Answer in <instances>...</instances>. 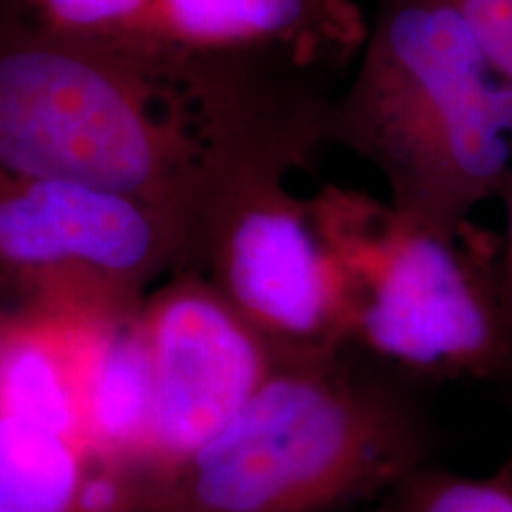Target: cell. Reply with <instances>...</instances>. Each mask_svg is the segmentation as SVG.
I'll return each instance as SVG.
<instances>
[{
  "mask_svg": "<svg viewBox=\"0 0 512 512\" xmlns=\"http://www.w3.org/2000/svg\"><path fill=\"white\" fill-rule=\"evenodd\" d=\"M3 337H5V320L0 318V347H3Z\"/></svg>",
  "mask_w": 512,
  "mask_h": 512,
  "instance_id": "cell-16",
  "label": "cell"
},
{
  "mask_svg": "<svg viewBox=\"0 0 512 512\" xmlns=\"http://www.w3.org/2000/svg\"><path fill=\"white\" fill-rule=\"evenodd\" d=\"M325 145L366 162L396 211L453 235L512 171V79L448 0H375Z\"/></svg>",
  "mask_w": 512,
  "mask_h": 512,
  "instance_id": "cell-3",
  "label": "cell"
},
{
  "mask_svg": "<svg viewBox=\"0 0 512 512\" xmlns=\"http://www.w3.org/2000/svg\"><path fill=\"white\" fill-rule=\"evenodd\" d=\"M88 470L79 446L0 415V512H83Z\"/></svg>",
  "mask_w": 512,
  "mask_h": 512,
  "instance_id": "cell-10",
  "label": "cell"
},
{
  "mask_svg": "<svg viewBox=\"0 0 512 512\" xmlns=\"http://www.w3.org/2000/svg\"><path fill=\"white\" fill-rule=\"evenodd\" d=\"M292 171L271 162L228 166L190 235L188 264L283 358L347 351L342 285Z\"/></svg>",
  "mask_w": 512,
  "mask_h": 512,
  "instance_id": "cell-5",
  "label": "cell"
},
{
  "mask_svg": "<svg viewBox=\"0 0 512 512\" xmlns=\"http://www.w3.org/2000/svg\"><path fill=\"white\" fill-rule=\"evenodd\" d=\"M368 24L370 12L356 0H155L147 36L335 83L354 69Z\"/></svg>",
  "mask_w": 512,
  "mask_h": 512,
  "instance_id": "cell-8",
  "label": "cell"
},
{
  "mask_svg": "<svg viewBox=\"0 0 512 512\" xmlns=\"http://www.w3.org/2000/svg\"><path fill=\"white\" fill-rule=\"evenodd\" d=\"M392 512H512V479L467 477L422 465L392 491Z\"/></svg>",
  "mask_w": 512,
  "mask_h": 512,
  "instance_id": "cell-12",
  "label": "cell"
},
{
  "mask_svg": "<svg viewBox=\"0 0 512 512\" xmlns=\"http://www.w3.org/2000/svg\"><path fill=\"white\" fill-rule=\"evenodd\" d=\"M342 285L347 349L439 380H512L494 247L446 235L342 183L306 197Z\"/></svg>",
  "mask_w": 512,
  "mask_h": 512,
  "instance_id": "cell-4",
  "label": "cell"
},
{
  "mask_svg": "<svg viewBox=\"0 0 512 512\" xmlns=\"http://www.w3.org/2000/svg\"><path fill=\"white\" fill-rule=\"evenodd\" d=\"M375 512H387V505H384V508H380V510H375Z\"/></svg>",
  "mask_w": 512,
  "mask_h": 512,
  "instance_id": "cell-17",
  "label": "cell"
},
{
  "mask_svg": "<svg viewBox=\"0 0 512 512\" xmlns=\"http://www.w3.org/2000/svg\"><path fill=\"white\" fill-rule=\"evenodd\" d=\"M498 200L505 204V242L503 252L498 254L496 261V287H498V304H501L503 323L508 330L512 344V171L508 181L503 183Z\"/></svg>",
  "mask_w": 512,
  "mask_h": 512,
  "instance_id": "cell-14",
  "label": "cell"
},
{
  "mask_svg": "<svg viewBox=\"0 0 512 512\" xmlns=\"http://www.w3.org/2000/svg\"><path fill=\"white\" fill-rule=\"evenodd\" d=\"M422 420L347 351L287 358L226 427L171 463L110 470V512H335L425 465Z\"/></svg>",
  "mask_w": 512,
  "mask_h": 512,
  "instance_id": "cell-2",
  "label": "cell"
},
{
  "mask_svg": "<svg viewBox=\"0 0 512 512\" xmlns=\"http://www.w3.org/2000/svg\"><path fill=\"white\" fill-rule=\"evenodd\" d=\"M332 95V83L278 64L19 27L0 38V174L133 197L174 219L190 249L228 166L311 169Z\"/></svg>",
  "mask_w": 512,
  "mask_h": 512,
  "instance_id": "cell-1",
  "label": "cell"
},
{
  "mask_svg": "<svg viewBox=\"0 0 512 512\" xmlns=\"http://www.w3.org/2000/svg\"><path fill=\"white\" fill-rule=\"evenodd\" d=\"M188 242L150 204L93 185L0 174V278L24 311L128 318Z\"/></svg>",
  "mask_w": 512,
  "mask_h": 512,
  "instance_id": "cell-6",
  "label": "cell"
},
{
  "mask_svg": "<svg viewBox=\"0 0 512 512\" xmlns=\"http://www.w3.org/2000/svg\"><path fill=\"white\" fill-rule=\"evenodd\" d=\"M136 323L155 387L150 456L138 465L195 451L287 361L197 271L171 273L143 299Z\"/></svg>",
  "mask_w": 512,
  "mask_h": 512,
  "instance_id": "cell-7",
  "label": "cell"
},
{
  "mask_svg": "<svg viewBox=\"0 0 512 512\" xmlns=\"http://www.w3.org/2000/svg\"><path fill=\"white\" fill-rule=\"evenodd\" d=\"M136 313L95 328L83 368V451L112 470L143 463L152 446L155 387Z\"/></svg>",
  "mask_w": 512,
  "mask_h": 512,
  "instance_id": "cell-9",
  "label": "cell"
},
{
  "mask_svg": "<svg viewBox=\"0 0 512 512\" xmlns=\"http://www.w3.org/2000/svg\"><path fill=\"white\" fill-rule=\"evenodd\" d=\"M387 512H392V510H389V505H387Z\"/></svg>",
  "mask_w": 512,
  "mask_h": 512,
  "instance_id": "cell-18",
  "label": "cell"
},
{
  "mask_svg": "<svg viewBox=\"0 0 512 512\" xmlns=\"http://www.w3.org/2000/svg\"><path fill=\"white\" fill-rule=\"evenodd\" d=\"M498 472H501V475H505V477H510L512 479V451L508 453V460H505V463L498 467Z\"/></svg>",
  "mask_w": 512,
  "mask_h": 512,
  "instance_id": "cell-15",
  "label": "cell"
},
{
  "mask_svg": "<svg viewBox=\"0 0 512 512\" xmlns=\"http://www.w3.org/2000/svg\"><path fill=\"white\" fill-rule=\"evenodd\" d=\"M19 27L69 41H133L147 36L155 0H12Z\"/></svg>",
  "mask_w": 512,
  "mask_h": 512,
  "instance_id": "cell-11",
  "label": "cell"
},
{
  "mask_svg": "<svg viewBox=\"0 0 512 512\" xmlns=\"http://www.w3.org/2000/svg\"><path fill=\"white\" fill-rule=\"evenodd\" d=\"M498 72L512 79V0H448Z\"/></svg>",
  "mask_w": 512,
  "mask_h": 512,
  "instance_id": "cell-13",
  "label": "cell"
}]
</instances>
